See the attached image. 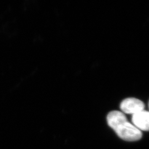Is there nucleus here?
<instances>
[{"mask_svg": "<svg viewBox=\"0 0 149 149\" xmlns=\"http://www.w3.org/2000/svg\"><path fill=\"white\" fill-rule=\"evenodd\" d=\"M107 120L108 125L115 131L120 138L124 140L135 141L142 138L141 131L129 122L123 112L113 111L109 113Z\"/></svg>", "mask_w": 149, "mask_h": 149, "instance_id": "nucleus-1", "label": "nucleus"}, {"mask_svg": "<svg viewBox=\"0 0 149 149\" xmlns=\"http://www.w3.org/2000/svg\"><path fill=\"white\" fill-rule=\"evenodd\" d=\"M120 108L123 113L134 115L144 111L145 104L137 98H128L122 102Z\"/></svg>", "mask_w": 149, "mask_h": 149, "instance_id": "nucleus-2", "label": "nucleus"}, {"mask_svg": "<svg viewBox=\"0 0 149 149\" xmlns=\"http://www.w3.org/2000/svg\"><path fill=\"white\" fill-rule=\"evenodd\" d=\"M134 125L140 131H149V111H143L132 116Z\"/></svg>", "mask_w": 149, "mask_h": 149, "instance_id": "nucleus-3", "label": "nucleus"}, {"mask_svg": "<svg viewBox=\"0 0 149 149\" xmlns=\"http://www.w3.org/2000/svg\"></svg>", "mask_w": 149, "mask_h": 149, "instance_id": "nucleus-4", "label": "nucleus"}]
</instances>
